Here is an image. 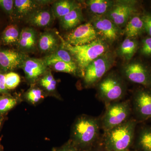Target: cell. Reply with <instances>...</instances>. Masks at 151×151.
<instances>
[{
  "label": "cell",
  "mask_w": 151,
  "mask_h": 151,
  "mask_svg": "<svg viewBox=\"0 0 151 151\" xmlns=\"http://www.w3.org/2000/svg\"><path fill=\"white\" fill-rule=\"evenodd\" d=\"M100 120L83 115L76 120L73 131L72 143L80 151H89L97 145L100 137Z\"/></svg>",
  "instance_id": "cell-1"
},
{
  "label": "cell",
  "mask_w": 151,
  "mask_h": 151,
  "mask_svg": "<svg viewBox=\"0 0 151 151\" xmlns=\"http://www.w3.org/2000/svg\"><path fill=\"white\" fill-rule=\"evenodd\" d=\"M60 38L61 40L60 46L69 52L83 76L86 68L92 61L109 50L108 43L103 39H97L81 46H73Z\"/></svg>",
  "instance_id": "cell-2"
},
{
  "label": "cell",
  "mask_w": 151,
  "mask_h": 151,
  "mask_svg": "<svg viewBox=\"0 0 151 151\" xmlns=\"http://www.w3.org/2000/svg\"><path fill=\"white\" fill-rule=\"evenodd\" d=\"M137 122L129 119L124 124L104 132L102 140L107 151H129L134 141Z\"/></svg>",
  "instance_id": "cell-3"
},
{
  "label": "cell",
  "mask_w": 151,
  "mask_h": 151,
  "mask_svg": "<svg viewBox=\"0 0 151 151\" xmlns=\"http://www.w3.org/2000/svg\"><path fill=\"white\" fill-rule=\"evenodd\" d=\"M97 97L106 105L118 102L127 92V86L123 78L114 73L104 76L96 85Z\"/></svg>",
  "instance_id": "cell-4"
},
{
  "label": "cell",
  "mask_w": 151,
  "mask_h": 151,
  "mask_svg": "<svg viewBox=\"0 0 151 151\" xmlns=\"http://www.w3.org/2000/svg\"><path fill=\"white\" fill-rule=\"evenodd\" d=\"M132 111L129 100L106 105V110L100 120L101 128L105 132L122 125L130 119Z\"/></svg>",
  "instance_id": "cell-5"
},
{
  "label": "cell",
  "mask_w": 151,
  "mask_h": 151,
  "mask_svg": "<svg viewBox=\"0 0 151 151\" xmlns=\"http://www.w3.org/2000/svg\"><path fill=\"white\" fill-rule=\"evenodd\" d=\"M115 59L114 53L108 50L92 61L86 68L83 76L86 86H96L114 65Z\"/></svg>",
  "instance_id": "cell-6"
},
{
  "label": "cell",
  "mask_w": 151,
  "mask_h": 151,
  "mask_svg": "<svg viewBox=\"0 0 151 151\" xmlns=\"http://www.w3.org/2000/svg\"><path fill=\"white\" fill-rule=\"evenodd\" d=\"M136 3L134 1L129 0L115 1L112 8L105 16L119 27H125L137 11Z\"/></svg>",
  "instance_id": "cell-7"
},
{
  "label": "cell",
  "mask_w": 151,
  "mask_h": 151,
  "mask_svg": "<svg viewBox=\"0 0 151 151\" xmlns=\"http://www.w3.org/2000/svg\"><path fill=\"white\" fill-rule=\"evenodd\" d=\"M99 35L90 22L73 29L65 36V41L73 46H81L96 40Z\"/></svg>",
  "instance_id": "cell-8"
},
{
  "label": "cell",
  "mask_w": 151,
  "mask_h": 151,
  "mask_svg": "<svg viewBox=\"0 0 151 151\" xmlns=\"http://www.w3.org/2000/svg\"><path fill=\"white\" fill-rule=\"evenodd\" d=\"M90 22L99 36H101L107 42H114L123 32L122 28L105 15L94 16Z\"/></svg>",
  "instance_id": "cell-9"
},
{
  "label": "cell",
  "mask_w": 151,
  "mask_h": 151,
  "mask_svg": "<svg viewBox=\"0 0 151 151\" xmlns=\"http://www.w3.org/2000/svg\"><path fill=\"white\" fill-rule=\"evenodd\" d=\"M122 73L125 78L130 82L147 87L151 86V73L141 63H128L123 68Z\"/></svg>",
  "instance_id": "cell-10"
},
{
  "label": "cell",
  "mask_w": 151,
  "mask_h": 151,
  "mask_svg": "<svg viewBox=\"0 0 151 151\" xmlns=\"http://www.w3.org/2000/svg\"><path fill=\"white\" fill-rule=\"evenodd\" d=\"M133 110L139 120L151 119V91L140 90L133 97Z\"/></svg>",
  "instance_id": "cell-11"
},
{
  "label": "cell",
  "mask_w": 151,
  "mask_h": 151,
  "mask_svg": "<svg viewBox=\"0 0 151 151\" xmlns=\"http://www.w3.org/2000/svg\"><path fill=\"white\" fill-rule=\"evenodd\" d=\"M26 56L12 50H0V67L3 70H12L21 67Z\"/></svg>",
  "instance_id": "cell-12"
},
{
  "label": "cell",
  "mask_w": 151,
  "mask_h": 151,
  "mask_svg": "<svg viewBox=\"0 0 151 151\" xmlns=\"http://www.w3.org/2000/svg\"><path fill=\"white\" fill-rule=\"evenodd\" d=\"M47 67L43 59L27 57H26L21 66L27 78L32 81L43 74L46 71Z\"/></svg>",
  "instance_id": "cell-13"
},
{
  "label": "cell",
  "mask_w": 151,
  "mask_h": 151,
  "mask_svg": "<svg viewBox=\"0 0 151 151\" xmlns=\"http://www.w3.org/2000/svg\"><path fill=\"white\" fill-rule=\"evenodd\" d=\"M54 18L52 9L39 8L27 18V21L34 26L47 27L52 23Z\"/></svg>",
  "instance_id": "cell-14"
},
{
  "label": "cell",
  "mask_w": 151,
  "mask_h": 151,
  "mask_svg": "<svg viewBox=\"0 0 151 151\" xmlns=\"http://www.w3.org/2000/svg\"><path fill=\"white\" fill-rule=\"evenodd\" d=\"M59 38L54 33L45 32L41 34L38 40V47L43 53L51 54L57 50L61 45Z\"/></svg>",
  "instance_id": "cell-15"
},
{
  "label": "cell",
  "mask_w": 151,
  "mask_h": 151,
  "mask_svg": "<svg viewBox=\"0 0 151 151\" xmlns=\"http://www.w3.org/2000/svg\"><path fill=\"white\" fill-rule=\"evenodd\" d=\"M42 4L40 1L32 0H15L14 4V13L17 18H27L31 14L39 9Z\"/></svg>",
  "instance_id": "cell-16"
},
{
  "label": "cell",
  "mask_w": 151,
  "mask_h": 151,
  "mask_svg": "<svg viewBox=\"0 0 151 151\" xmlns=\"http://www.w3.org/2000/svg\"><path fill=\"white\" fill-rule=\"evenodd\" d=\"M37 33L32 28L26 27L22 30L20 34L18 45L23 52L33 51L37 44Z\"/></svg>",
  "instance_id": "cell-17"
},
{
  "label": "cell",
  "mask_w": 151,
  "mask_h": 151,
  "mask_svg": "<svg viewBox=\"0 0 151 151\" xmlns=\"http://www.w3.org/2000/svg\"><path fill=\"white\" fill-rule=\"evenodd\" d=\"M133 148L135 151H151V126H146L140 129L135 138Z\"/></svg>",
  "instance_id": "cell-18"
},
{
  "label": "cell",
  "mask_w": 151,
  "mask_h": 151,
  "mask_svg": "<svg viewBox=\"0 0 151 151\" xmlns=\"http://www.w3.org/2000/svg\"><path fill=\"white\" fill-rule=\"evenodd\" d=\"M59 19L60 26L63 29L65 30L73 29L83 20L82 9L81 7L75 9Z\"/></svg>",
  "instance_id": "cell-19"
},
{
  "label": "cell",
  "mask_w": 151,
  "mask_h": 151,
  "mask_svg": "<svg viewBox=\"0 0 151 151\" xmlns=\"http://www.w3.org/2000/svg\"><path fill=\"white\" fill-rule=\"evenodd\" d=\"M79 7L81 5L76 1L62 0L55 2L52 10L55 17L59 19Z\"/></svg>",
  "instance_id": "cell-20"
},
{
  "label": "cell",
  "mask_w": 151,
  "mask_h": 151,
  "mask_svg": "<svg viewBox=\"0 0 151 151\" xmlns=\"http://www.w3.org/2000/svg\"><path fill=\"white\" fill-rule=\"evenodd\" d=\"M145 30L142 17L135 14L129 20L125 26L124 33L127 37L134 38Z\"/></svg>",
  "instance_id": "cell-21"
},
{
  "label": "cell",
  "mask_w": 151,
  "mask_h": 151,
  "mask_svg": "<svg viewBox=\"0 0 151 151\" xmlns=\"http://www.w3.org/2000/svg\"><path fill=\"white\" fill-rule=\"evenodd\" d=\"M114 3L115 1L111 0H89L86 1L89 12L94 16L105 15L112 8Z\"/></svg>",
  "instance_id": "cell-22"
},
{
  "label": "cell",
  "mask_w": 151,
  "mask_h": 151,
  "mask_svg": "<svg viewBox=\"0 0 151 151\" xmlns=\"http://www.w3.org/2000/svg\"><path fill=\"white\" fill-rule=\"evenodd\" d=\"M138 45L137 41L134 38L127 37L120 45L117 53L124 60L129 61L136 53Z\"/></svg>",
  "instance_id": "cell-23"
},
{
  "label": "cell",
  "mask_w": 151,
  "mask_h": 151,
  "mask_svg": "<svg viewBox=\"0 0 151 151\" xmlns=\"http://www.w3.org/2000/svg\"><path fill=\"white\" fill-rule=\"evenodd\" d=\"M47 66H50L58 62L68 63H75L69 52L61 46L53 53L49 54L43 59Z\"/></svg>",
  "instance_id": "cell-24"
},
{
  "label": "cell",
  "mask_w": 151,
  "mask_h": 151,
  "mask_svg": "<svg viewBox=\"0 0 151 151\" xmlns=\"http://www.w3.org/2000/svg\"><path fill=\"white\" fill-rule=\"evenodd\" d=\"M20 33L18 28L15 25L7 27L3 32L2 40L5 44H12L18 42Z\"/></svg>",
  "instance_id": "cell-25"
},
{
  "label": "cell",
  "mask_w": 151,
  "mask_h": 151,
  "mask_svg": "<svg viewBox=\"0 0 151 151\" xmlns=\"http://www.w3.org/2000/svg\"><path fill=\"white\" fill-rule=\"evenodd\" d=\"M56 71L75 74L77 71L78 67L75 63L58 62L50 65Z\"/></svg>",
  "instance_id": "cell-26"
},
{
  "label": "cell",
  "mask_w": 151,
  "mask_h": 151,
  "mask_svg": "<svg viewBox=\"0 0 151 151\" xmlns=\"http://www.w3.org/2000/svg\"><path fill=\"white\" fill-rule=\"evenodd\" d=\"M5 75L6 86L7 89H13L18 86L20 82L19 76L13 72L5 74Z\"/></svg>",
  "instance_id": "cell-27"
},
{
  "label": "cell",
  "mask_w": 151,
  "mask_h": 151,
  "mask_svg": "<svg viewBox=\"0 0 151 151\" xmlns=\"http://www.w3.org/2000/svg\"><path fill=\"white\" fill-rule=\"evenodd\" d=\"M17 100L11 97H1L0 99V113H4L9 111L14 107Z\"/></svg>",
  "instance_id": "cell-28"
},
{
  "label": "cell",
  "mask_w": 151,
  "mask_h": 151,
  "mask_svg": "<svg viewBox=\"0 0 151 151\" xmlns=\"http://www.w3.org/2000/svg\"><path fill=\"white\" fill-rule=\"evenodd\" d=\"M40 84L48 91H53L56 88V81L51 73H49L42 78Z\"/></svg>",
  "instance_id": "cell-29"
},
{
  "label": "cell",
  "mask_w": 151,
  "mask_h": 151,
  "mask_svg": "<svg viewBox=\"0 0 151 151\" xmlns=\"http://www.w3.org/2000/svg\"><path fill=\"white\" fill-rule=\"evenodd\" d=\"M42 97V92L39 89H31L27 94V100L32 103L38 102Z\"/></svg>",
  "instance_id": "cell-30"
},
{
  "label": "cell",
  "mask_w": 151,
  "mask_h": 151,
  "mask_svg": "<svg viewBox=\"0 0 151 151\" xmlns=\"http://www.w3.org/2000/svg\"><path fill=\"white\" fill-rule=\"evenodd\" d=\"M14 1L0 0V7L9 15L13 14Z\"/></svg>",
  "instance_id": "cell-31"
},
{
  "label": "cell",
  "mask_w": 151,
  "mask_h": 151,
  "mask_svg": "<svg viewBox=\"0 0 151 151\" xmlns=\"http://www.w3.org/2000/svg\"><path fill=\"white\" fill-rule=\"evenodd\" d=\"M141 52L147 56L151 55V37H148L143 40Z\"/></svg>",
  "instance_id": "cell-32"
},
{
  "label": "cell",
  "mask_w": 151,
  "mask_h": 151,
  "mask_svg": "<svg viewBox=\"0 0 151 151\" xmlns=\"http://www.w3.org/2000/svg\"><path fill=\"white\" fill-rule=\"evenodd\" d=\"M145 30L151 37V14H146L142 16Z\"/></svg>",
  "instance_id": "cell-33"
},
{
  "label": "cell",
  "mask_w": 151,
  "mask_h": 151,
  "mask_svg": "<svg viewBox=\"0 0 151 151\" xmlns=\"http://www.w3.org/2000/svg\"><path fill=\"white\" fill-rule=\"evenodd\" d=\"M57 151H80L71 142L68 144L64 146L62 148L60 149Z\"/></svg>",
  "instance_id": "cell-34"
},
{
  "label": "cell",
  "mask_w": 151,
  "mask_h": 151,
  "mask_svg": "<svg viewBox=\"0 0 151 151\" xmlns=\"http://www.w3.org/2000/svg\"><path fill=\"white\" fill-rule=\"evenodd\" d=\"M7 89L6 86L5 75L0 73V92H5Z\"/></svg>",
  "instance_id": "cell-35"
},
{
  "label": "cell",
  "mask_w": 151,
  "mask_h": 151,
  "mask_svg": "<svg viewBox=\"0 0 151 151\" xmlns=\"http://www.w3.org/2000/svg\"><path fill=\"white\" fill-rule=\"evenodd\" d=\"M89 151H107L103 144L102 137L100 142Z\"/></svg>",
  "instance_id": "cell-36"
},
{
  "label": "cell",
  "mask_w": 151,
  "mask_h": 151,
  "mask_svg": "<svg viewBox=\"0 0 151 151\" xmlns=\"http://www.w3.org/2000/svg\"><path fill=\"white\" fill-rule=\"evenodd\" d=\"M1 120H0V127H1Z\"/></svg>",
  "instance_id": "cell-37"
},
{
  "label": "cell",
  "mask_w": 151,
  "mask_h": 151,
  "mask_svg": "<svg viewBox=\"0 0 151 151\" xmlns=\"http://www.w3.org/2000/svg\"><path fill=\"white\" fill-rule=\"evenodd\" d=\"M129 151H135L134 150H130Z\"/></svg>",
  "instance_id": "cell-38"
},
{
  "label": "cell",
  "mask_w": 151,
  "mask_h": 151,
  "mask_svg": "<svg viewBox=\"0 0 151 151\" xmlns=\"http://www.w3.org/2000/svg\"><path fill=\"white\" fill-rule=\"evenodd\" d=\"M1 97H0V99H1Z\"/></svg>",
  "instance_id": "cell-39"
}]
</instances>
